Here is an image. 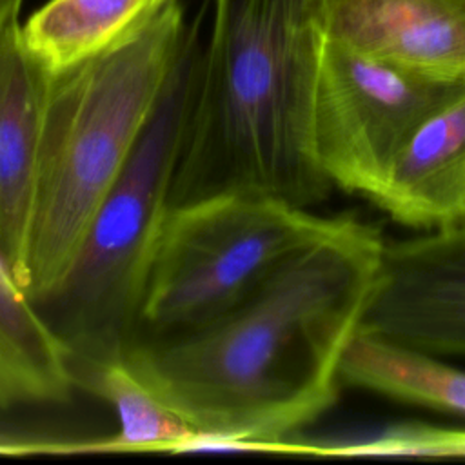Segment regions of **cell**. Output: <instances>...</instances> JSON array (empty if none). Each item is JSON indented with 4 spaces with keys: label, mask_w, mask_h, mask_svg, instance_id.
Instances as JSON below:
<instances>
[{
    "label": "cell",
    "mask_w": 465,
    "mask_h": 465,
    "mask_svg": "<svg viewBox=\"0 0 465 465\" xmlns=\"http://www.w3.org/2000/svg\"><path fill=\"white\" fill-rule=\"evenodd\" d=\"M381 245L376 229L341 218L214 322L134 341L129 367L196 430L185 450L271 452L334 405Z\"/></svg>",
    "instance_id": "obj_1"
},
{
    "label": "cell",
    "mask_w": 465,
    "mask_h": 465,
    "mask_svg": "<svg viewBox=\"0 0 465 465\" xmlns=\"http://www.w3.org/2000/svg\"><path fill=\"white\" fill-rule=\"evenodd\" d=\"M169 207L258 194L298 207L332 183L314 162L311 109L323 35L316 0H209Z\"/></svg>",
    "instance_id": "obj_2"
},
{
    "label": "cell",
    "mask_w": 465,
    "mask_h": 465,
    "mask_svg": "<svg viewBox=\"0 0 465 465\" xmlns=\"http://www.w3.org/2000/svg\"><path fill=\"white\" fill-rule=\"evenodd\" d=\"M187 29L176 2L131 40L51 74L24 282L33 303L65 276L158 104Z\"/></svg>",
    "instance_id": "obj_3"
},
{
    "label": "cell",
    "mask_w": 465,
    "mask_h": 465,
    "mask_svg": "<svg viewBox=\"0 0 465 465\" xmlns=\"http://www.w3.org/2000/svg\"><path fill=\"white\" fill-rule=\"evenodd\" d=\"M200 40L196 22L189 25L158 104L98 205L65 276L35 303L69 356H125L138 340L153 256L171 209Z\"/></svg>",
    "instance_id": "obj_4"
},
{
    "label": "cell",
    "mask_w": 465,
    "mask_h": 465,
    "mask_svg": "<svg viewBox=\"0 0 465 465\" xmlns=\"http://www.w3.org/2000/svg\"><path fill=\"white\" fill-rule=\"evenodd\" d=\"M340 220L258 194H223L169 209L153 256L138 340L171 338L214 322Z\"/></svg>",
    "instance_id": "obj_5"
},
{
    "label": "cell",
    "mask_w": 465,
    "mask_h": 465,
    "mask_svg": "<svg viewBox=\"0 0 465 465\" xmlns=\"http://www.w3.org/2000/svg\"><path fill=\"white\" fill-rule=\"evenodd\" d=\"M465 80L423 74L323 38L311 149L325 178L372 200L414 129Z\"/></svg>",
    "instance_id": "obj_6"
},
{
    "label": "cell",
    "mask_w": 465,
    "mask_h": 465,
    "mask_svg": "<svg viewBox=\"0 0 465 465\" xmlns=\"http://www.w3.org/2000/svg\"><path fill=\"white\" fill-rule=\"evenodd\" d=\"M358 331L434 356H465V223L383 242Z\"/></svg>",
    "instance_id": "obj_7"
},
{
    "label": "cell",
    "mask_w": 465,
    "mask_h": 465,
    "mask_svg": "<svg viewBox=\"0 0 465 465\" xmlns=\"http://www.w3.org/2000/svg\"><path fill=\"white\" fill-rule=\"evenodd\" d=\"M327 40L423 74L465 80V0H316Z\"/></svg>",
    "instance_id": "obj_8"
},
{
    "label": "cell",
    "mask_w": 465,
    "mask_h": 465,
    "mask_svg": "<svg viewBox=\"0 0 465 465\" xmlns=\"http://www.w3.org/2000/svg\"><path fill=\"white\" fill-rule=\"evenodd\" d=\"M51 73L25 49L20 22L0 31V249L20 285L36 205Z\"/></svg>",
    "instance_id": "obj_9"
},
{
    "label": "cell",
    "mask_w": 465,
    "mask_h": 465,
    "mask_svg": "<svg viewBox=\"0 0 465 465\" xmlns=\"http://www.w3.org/2000/svg\"><path fill=\"white\" fill-rule=\"evenodd\" d=\"M372 202L409 227L465 223V87L414 129Z\"/></svg>",
    "instance_id": "obj_10"
},
{
    "label": "cell",
    "mask_w": 465,
    "mask_h": 465,
    "mask_svg": "<svg viewBox=\"0 0 465 465\" xmlns=\"http://www.w3.org/2000/svg\"><path fill=\"white\" fill-rule=\"evenodd\" d=\"M74 389L65 345L0 249V411L62 405Z\"/></svg>",
    "instance_id": "obj_11"
},
{
    "label": "cell",
    "mask_w": 465,
    "mask_h": 465,
    "mask_svg": "<svg viewBox=\"0 0 465 465\" xmlns=\"http://www.w3.org/2000/svg\"><path fill=\"white\" fill-rule=\"evenodd\" d=\"M176 2L49 0L20 24V36L29 54L56 74L131 40Z\"/></svg>",
    "instance_id": "obj_12"
},
{
    "label": "cell",
    "mask_w": 465,
    "mask_h": 465,
    "mask_svg": "<svg viewBox=\"0 0 465 465\" xmlns=\"http://www.w3.org/2000/svg\"><path fill=\"white\" fill-rule=\"evenodd\" d=\"M340 385L465 416V372L434 354L356 331L340 361Z\"/></svg>",
    "instance_id": "obj_13"
},
{
    "label": "cell",
    "mask_w": 465,
    "mask_h": 465,
    "mask_svg": "<svg viewBox=\"0 0 465 465\" xmlns=\"http://www.w3.org/2000/svg\"><path fill=\"white\" fill-rule=\"evenodd\" d=\"M76 389L104 398L118 414V447L183 452L196 430L134 374L124 356H69Z\"/></svg>",
    "instance_id": "obj_14"
},
{
    "label": "cell",
    "mask_w": 465,
    "mask_h": 465,
    "mask_svg": "<svg viewBox=\"0 0 465 465\" xmlns=\"http://www.w3.org/2000/svg\"><path fill=\"white\" fill-rule=\"evenodd\" d=\"M294 454L323 456H425L463 458L465 429L434 427L423 423L396 425L372 438L347 443H298L291 441Z\"/></svg>",
    "instance_id": "obj_15"
},
{
    "label": "cell",
    "mask_w": 465,
    "mask_h": 465,
    "mask_svg": "<svg viewBox=\"0 0 465 465\" xmlns=\"http://www.w3.org/2000/svg\"><path fill=\"white\" fill-rule=\"evenodd\" d=\"M24 0H0V31L11 22L16 20L20 15Z\"/></svg>",
    "instance_id": "obj_16"
}]
</instances>
